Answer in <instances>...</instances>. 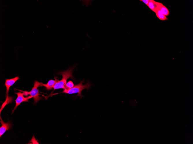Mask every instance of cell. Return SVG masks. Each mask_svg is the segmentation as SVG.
Wrapping results in <instances>:
<instances>
[{
	"label": "cell",
	"mask_w": 193,
	"mask_h": 144,
	"mask_svg": "<svg viewBox=\"0 0 193 144\" xmlns=\"http://www.w3.org/2000/svg\"><path fill=\"white\" fill-rule=\"evenodd\" d=\"M74 68V67H71L66 71L58 73V74L62 75V78L61 80L58 81L54 85L53 88L54 90L59 89H65V85L66 83L67 80L68 78H73L72 72Z\"/></svg>",
	"instance_id": "1"
},
{
	"label": "cell",
	"mask_w": 193,
	"mask_h": 144,
	"mask_svg": "<svg viewBox=\"0 0 193 144\" xmlns=\"http://www.w3.org/2000/svg\"><path fill=\"white\" fill-rule=\"evenodd\" d=\"M157 17L161 20H168L166 16L163 14L159 10H158L155 12Z\"/></svg>",
	"instance_id": "10"
},
{
	"label": "cell",
	"mask_w": 193,
	"mask_h": 144,
	"mask_svg": "<svg viewBox=\"0 0 193 144\" xmlns=\"http://www.w3.org/2000/svg\"><path fill=\"white\" fill-rule=\"evenodd\" d=\"M55 80H51L48 81L46 84H43L42 86H44L46 87V89L47 90H51L53 88L54 85L59 80L57 78V77L55 78Z\"/></svg>",
	"instance_id": "7"
},
{
	"label": "cell",
	"mask_w": 193,
	"mask_h": 144,
	"mask_svg": "<svg viewBox=\"0 0 193 144\" xmlns=\"http://www.w3.org/2000/svg\"><path fill=\"white\" fill-rule=\"evenodd\" d=\"M150 0H140V1H142L147 5Z\"/></svg>",
	"instance_id": "12"
},
{
	"label": "cell",
	"mask_w": 193,
	"mask_h": 144,
	"mask_svg": "<svg viewBox=\"0 0 193 144\" xmlns=\"http://www.w3.org/2000/svg\"><path fill=\"white\" fill-rule=\"evenodd\" d=\"M158 10H159L161 13L166 16H168L170 12L168 9L162 3L157 2Z\"/></svg>",
	"instance_id": "8"
},
{
	"label": "cell",
	"mask_w": 193,
	"mask_h": 144,
	"mask_svg": "<svg viewBox=\"0 0 193 144\" xmlns=\"http://www.w3.org/2000/svg\"><path fill=\"white\" fill-rule=\"evenodd\" d=\"M43 83L35 81L34 83V87L29 92H25V93L29 94L32 98H33L34 103H37L42 98L39 96V90L38 89V88L40 86H42Z\"/></svg>",
	"instance_id": "3"
},
{
	"label": "cell",
	"mask_w": 193,
	"mask_h": 144,
	"mask_svg": "<svg viewBox=\"0 0 193 144\" xmlns=\"http://www.w3.org/2000/svg\"><path fill=\"white\" fill-rule=\"evenodd\" d=\"M0 122L2 126L0 128V137L6 131L9 130L11 126V124L8 122L5 123L3 120L0 117Z\"/></svg>",
	"instance_id": "6"
},
{
	"label": "cell",
	"mask_w": 193,
	"mask_h": 144,
	"mask_svg": "<svg viewBox=\"0 0 193 144\" xmlns=\"http://www.w3.org/2000/svg\"><path fill=\"white\" fill-rule=\"evenodd\" d=\"M147 6L151 10L155 12L158 10L157 2L153 0H150Z\"/></svg>",
	"instance_id": "9"
},
{
	"label": "cell",
	"mask_w": 193,
	"mask_h": 144,
	"mask_svg": "<svg viewBox=\"0 0 193 144\" xmlns=\"http://www.w3.org/2000/svg\"><path fill=\"white\" fill-rule=\"evenodd\" d=\"M19 79L18 76H16L14 78L10 79H7L5 80V85L6 87V101L8 98V93L10 87L12 85L18 80Z\"/></svg>",
	"instance_id": "5"
},
{
	"label": "cell",
	"mask_w": 193,
	"mask_h": 144,
	"mask_svg": "<svg viewBox=\"0 0 193 144\" xmlns=\"http://www.w3.org/2000/svg\"><path fill=\"white\" fill-rule=\"evenodd\" d=\"M74 87L73 82L71 81H69L67 82L65 85V88L67 89H71Z\"/></svg>",
	"instance_id": "11"
},
{
	"label": "cell",
	"mask_w": 193,
	"mask_h": 144,
	"mask_svg": "<svg viewBox=\"0 0 193 144\" xmlns=\"http://www.w3.org/2000/svg\"><path fill=\"white\" fill-rule=\"evenodd\" d=\"M84 81V80L81 81L80 83L77 85H75L71 89H64L62 93L69 94L78 93L77 96H80L81 98L83 97V96L81 94L82 91L85 89H88L91 86V84L89 81L86 84L83 85V83Z\"/></svg>",
	"instance_id": "2"
},
{
	"label": "cell",
	"mask_w": 193,
	"mask_h": 144,
	"mask_svg": "<svg viewBox=\"0 0 193 144\" xmlns=\"http://www.w3.org/2000/svg\"><path fill=\"white\" fill-rule=\"evenodd\" d=\"M17 95V97L15 100L16 105L12 111V113L16 109L17 107L21 103L23 102H28L29 99L32 97L30 96L28 97H24V93H22L21 92L16 93Z\"/></svg>",
	"instance_id": "4"
}]
</instances>
